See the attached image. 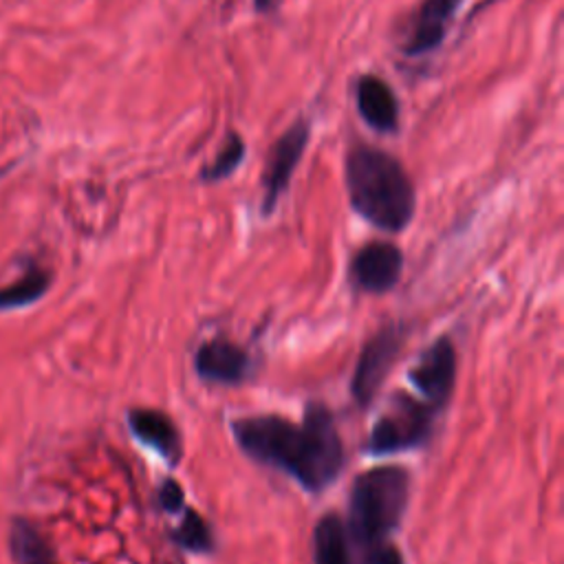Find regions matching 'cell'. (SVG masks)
Segmentation results:
<instances>
[{"label": "cell", "instance_id": "6da1fadb", "mask_svg": "<svg viewBox=\"0 0 564 564\" xmlns=\"http://www.w3.org/2000/svg\"><path fill=\"white\" fill-rule=\"evenodd\" d=\"M231 434L249 458L286 474L308 494L324 491L344 467V443L324 403H308L302 423L278 414L234 419Z\"/></svg>", "mask_w": 564, "mask_h": 564}, {"label": "cell", "instance_id": "7a4b0ae2", "mask_svg": "<svg viewBox=\"0 0 564 564\" xmlns=\"http://www.w3.org/2000/svg\"><path fill=\"white\" fill-rule=\"evenodd\" d=\"M350 207L383 231H401L416 207L414 185L405 167L386 150L352 143L344 165Z\"/></svg>", "mask_w": 564, "mask_h": 564}, {"label": "cell", "instance_id": "3957f363", "mask_svg": "<svg viewBox=\"0 0 564 564\" xmlns=\"http://www.w3.org/2000/svg\"><path fill=\"white\" fill-rule=\"evenodd\" d=\"M410 498V474L399 465H379L359 474L348 496V529L368 549L386 542L401 524Z\"/></svg>", "mask_w": 564, "mask_h": 564}, {"label": "cell", "instance_id": "277c9868", "mask_svg": "<svg viewBox=\"0 0 564 564\" xmlns=\"http://www.w3.org/2000/svg\"><path fill=\"white\" fill-rule=\"evenodd\" d=\"M436 408L410 394H397L392 405L375 421L366 452L381 456L416 449L432 436Z\"/></svg>", "mask_w": 564, "mask_h": 564}, {"label": "cell", "instance_id": "5b68a950", "mask_svg": "<svg viewBox=\"0 0 564 564\" xmlns=\"http://www.w3.org/2000/svg\"><path fill=\"white\" fill-rule=\"evenodd\" d=\"M401 346H403L401 324H386L366 341L350 381V394L359 408H366L372 403L379 388L383 386V379L394 366Z\"/></svg>", "mask_w": 564, "mask_h": 564}, {"label": "cell", "instance_id": "8992f818", "mask_svg": "<svg viewBox=\"0 0 564 564\" xmlns=\"http://www.w3.org/2000/svg\"><path fill=\"white\" fill-rule=\"evenodd\" d=\"M410 383L419 390L421 399L441 410L456 386V348L447 335H441L423 350L416 366L408 370Z\"/></svg>", "mask_w": 564, "mask_h": 564}, {"label": "cell", "instance_id": "52a82bcc", "mask_svg": "<svg viewBox=\"0 0 564 564\" xmlns=\"http://www.w3.org/2000/svg\"><path fill=\"white\" fill-rule=\"evenodd\" d=\"M311 139V126L306 119H297L291 128H286L275 145L271 148L264 174H262V214H271L280 200V196L286 192L293 172L308 145Z\"/></svg>", "mask_w": 564, "mask_h": 564}, {"label": "cell", "instance_id": "ba28073f", "mask_svg": "<svg viewBox=\"0 0 564 564\" xmlns=\"http://www.w3.org/2000/svg\"><path fill=\"white\" fill-rule=\"evenodd\" d=\"M403 253L388 240L364 245L350 260V280L366 293H388L401 278Z\"/></svg>", "mask_w": 564, "mask_h": 564}, {"label": "cell", "instance_id": "9c48e42d", "mask_svg": "<svg viewBox=\"0 0 564 564\" xmlns=\"http://www.w3.org/2000/svg\"><path fill=\"white\" fill-rule=\"evenodd\" d=\"M194 368L203 381L238 386L249 375L251 357L245 348L229 339H207L196 348Z\"/></svg>", "mask_w": 564, "mask_h": 564}, {"label": "cell", "instance_id": "30bf717a", "mask_svg": "<svg viewBox=\"0 0 564 564\" xmlns=\"http://www.w3.org/2000/svg\"><path fill=\"white\" fill-rule=\"evenodd\" d=\"M357 112L375 132L388 134L399 128V99L390 84L377 75H364L355 88Z\"/></svg>", "mask_w": 564, "mask_h": 564}, {"label": "cell", "instance_id": "8fae6325", "mask_svg": "<svg viewBox=\"0 0 564 564\" xmlns=\"http://www.w3.org/2000/svg\"><path fill=\"white\" fill-rule=\"evenodd\" d=\"M463 0H423L403 46L405 55H425L441 46L445 31Z\"/></svg>", "mask_w": 564, "mask_h": 564}, {"label": "cell", "instance_id": "7c38bea8", "mask_svg": "<svg viewBox=\"0 0 564 564\" xmlns=\"http://www.w3.org/2000/svg\"><path fill=\"white\" fill-rule=\"evenodd\" d=\"M128 425L134 438L161 454L170 465L181 460V434L167 414L150 408H134L128 412Z\"/></svg>", "mask_w": 564, "mask_h": 564}, {"label": "cell", "instance_id": "4fadbf2b", "mask_svg": "<svg viewBox=\"0 0 564 564\" xmlns=\"http://www.w3.org/2000/svg\"><path fill=\"white\" fill-rule=\"evenodd\" d=\"M313 564H350L348 531L337 513H326L313 529Z\"/></svg>", "mask_w": 564, "mask_h": 564}, {"label": "cell", "instance_id": "5bb4252c", "mask_svg": "<svg viewBox=\"0 0 564 564\" xmlns=\"http://www.w3.org/2000/svg\"><path fill=\"white\" fill-rule=\"evenodd\" d=\"M9 551L13 564H55L48 540L35 524L24 518H15L9 529Z\"/></svg>", "mask_w": 564, "mask_h": 564}, {"label": "cell", "instance_id": "9a60e30c", "mask_svg": "<svg viewBox=\"0 0 564 564\" xmlns=\"http://www.w3.org/2000/svg\"><path fill=\"white\" fill-rule=\"evenodd\" d=\"M51 286V273L42 267H29L15 282L0 289V311L20 308L37 302Z\"/></svg>", "mask_w": 564, "mask_h": 564}, {"label": "cell", "instance_id": "2e32d148", "mask_svg": "<svg viewBox=\"0 0 564 564\" xmlns=\"http://www.w3.org/2000/svg\"><path fill=\"white\" fill-rule=\"evenodd\" d=\"M172 540L187 553H212L214 551V535L205 518L189 507H183V520L172 531Z\"/></svg>", "mask_w": 564, "mask_h": 564}, {"label": "cell", "instance_id": "e0dca14e", "mask_svg": "<svg viewBox=\"0 0 564 564\" xmlns=\"http://www.w3.org/2000/svg\"><path fill=\"white\" fill-rule=\"evenodd\" d=\"M245 141L240 134L236 132H229L225 143L220 145V150L216 152L214 161L209 165L203 167L200 172V178L207 181V183H216V181H223L227 176H231L236 172V167L242 163V156H245Z\"/></svg>", "mask_w": 564, "mask_h": 564}, {"label": "cell", "instance_id": "ac0fdd59", "mask_svg": "<svg viewBox=\"0 0 564 564\" xmlns=\"http://www.w3.org/2000/svg\"><path fill=\"white\" fill-rule=\"evenodd\" d=\"M159 507L170 516H176L178 511H183L185 494L174 478H165L163 485L159 487Z\"/></svg>", "mask_w": 564, "mask_h": 564}, {"label": "cell", "instance_id": "d6986e66", "mask_svg": "<svg viewBox=\"0 0 564 564\" xmlns=\"http://www.w3.org/2000/svg\"><path fill=\"white\" fill-rule=\"evenodd\" d=\"M364 564H405L401 551L390 542H379L366 549Z\"/></svg>", "mask_w": 564, "mask_h": 564}, {"label": "cell", "instance_id": "ffe728a7", "mask_svg": "<svg viewBox=\"0 0 564 564\" xmlns=\"http://www.w3.org/2000/svg\"><path fill=\"white\" fill-rule=\"evenodd\" d=\"M280 4V0H253V9L258 13H269Z\"/></svg>", "mask_w": 564, "mask_h": 564}]
</instances>
